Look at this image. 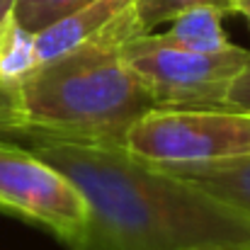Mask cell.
<instances>
[{
  "instance_id": "1",
  "label": "cell",
  "mask_w": 250,
  "mask_h": 250,
  "mask_svg": "<svg viewBox=\"0 0 250 250\" xmlns=\"http://www.w3.org/2000/svg\"><path fill=\"white\" fill-rule=\"evenodd\" d=\"M29 151L61 170L87 204L73 250H204L250 246V216L134 158L124 146L29 136Z\"/></svg>"
},
{
  "instance_id": "2",
  "label": "cell",
  "mask_w": 250,
  "mask_h": 250,
  "mask_svg": "<svg viewBox=\"0 0 250 250\" xmlns=\"http://www.w3.org/2000/svg\"><path fill=\"white\" fill-rule=\"evenodd\" d=\"M139 34L134 10L126 7L97 37L42 63L20 85L24 139L124 146L131 126L156 109L124 59V44Z\"/></svg>"
},
{
  "instance_id": "3",
  "label": "cell",
  "mask_w": 250,
  "mask_h": 250,
  "mask_svg": "<svg viewBox=\"0 0 250 250\" xmlns=\"http://www.w3.org/2000/svg\"><path fill=\"white\" fill-rule=\"evenodd\" d=\"M124 148L161 170L250 156V112L233 107H156L126 134Z\"/></svg>"
},
{
  "instance_id": "4",
  "label": "cell",
  "mask_w": 250,
  "mask_h": 250,
  "mask_svg": "<svg viewBox=\"0 0 250 250\" xmlns=\"http://www.w3.org/2000/svg\"><path fill=\"white\" fill-rule=\"evenodd\" d=\"M124 59L148 87L156 107H226L233 78L250 61V49L189 51L163 34H139L124 44Z\"/></svg>"
},
{
  "instance_id": "5",
  "label": "cell",
  "mask_w": 250,
  "mask_h": 250,
  "mask_svg": "<svg viewBox=\"0 0 250 250\" xmlns=\"http://www.w3.org/2000/svg\"><path fill=\"white\" fill-rule=\"evenodd\" d=\"M0 209L42 224L71 250L87 231V204L78 187L34 151L0 139Z\"/></svg>"
},
{
  "instance_id": "6",
  "label": "cell",
  "mask_w": 250,
  "mask_h": 250,
  "mask_svg": "<svg viewBox=\"0 0 250 250\" xmlns=\"http://www.w3.org/2000/svg\"><path fill=\"white\" fill-rule=\"evenodd\" d=\"M134 0H92L81 10L61 17L59 22L49 24L46 29L34 34V51L39 66L85 44L87 39L97 37L114 17H119Z\"/></svg>"
},
{
  "instance_id": "7",
  "label": "cell",
  "mask_w": 250,
  "mask_h": 250,
  "mask_svg": "<svg viewBox=\"0 0 250 250\" xmlns=\"http://www.w3.org/2000/svg\"><path fill=\"white\" fill-rule=\"evenodd\" d=\"M166 172L194 185L197 189L211 194L214 199L250 216V156L209 166L170 167Z\"/></svg>"
},
{
  "instance_id": "8",
  "label": "cell",
  "mask_w": 250,
  "mask_h": 250,
  "mask_svg": "<svg viewBox=\"0 0 250 250\" xmlns=\"http://www.w3.org/2000/svg\"><path fill=\"white\" fill-rule=\"evenodd\" d=\"M221 17L224 12L211 5L189 7L180 12L175 20H170V29L163 37L189 51H202V54L224 51L231 46V42L221 27Z\"/></svg>"
},
{
  "instance_id": "9",
  "label": "cell",
  "mask_w": 250,
  "mask_h": 250,
  "mask_svg": "<svg viewBox=\"0 0 250 250\" xmlns=\"http://www.w3.org/2000/svg\"><path fill=\"white\" fill-rule=\"evenodd\" d=\"M37 68L39 59L34 51V34L10 15L0 27V85L20 90Z\"/></svg>"
},
{
  "instance_id": "10",
  "label": "cell",
  "mask_w": 250,
  "mask_h": 250,
  "mask_svg": "<svg viewBox=\"0 0 250 250\" xmlns=\"http://www.w3.org/2000/svg\"><path fill=\"white\" fill-rule=\"evenodd\" d=\"M236 0H134L131 10H134V20L139 24V29L144 34H148L153 27L175 20L180 12L189 10V7H199V5H211L219 7L224 15L231 12Z\"/></svg>"
},
{
  "instance_id": "11",
  "label": "cell",
  "mask_w": 250,
  "mask_h": 250,
  "mask_svg": "<svg viewBox=\"0 0 250 250\" xmlns=\"http://www.w3.org/2000/svg\"><path fill=\"white\" fill-rule=\"evenodd\" d=\"M92 0H15L12 17L32 34L46 29L61 17L90 5Z\"/></svg>"
},
{
  "instance_id": "12",
  "label": "cell",
  "mask_w": 250,
  "mask_h": 250,
  "mask_svg": "<svg viewBox=\"0 0 250 250\" xmlns=\"http://www.w3.org/2000/svg\"><path fill=\"white\" fill-rule=\"evenodd\" d=\"M0 139H24V119L20 109V90L0 85Z\"/></svg>"
},
{
  "instance_id": "13",
  "label": "cell",
  "mask_w": 250,
  "mask_h": 250,
  "mask_svg": "<svg viewBox=\"0 0 250 250\" xmlns=\"http://www.w3.org/2000/svg\"><path fill=\"white\" fill-rule=\"evenodd\" d=\"M224 104L233 107V109L250 112V61L243 66V71L233 78V83H231L229 92H226Z\"/></svg>"
},
{
  "instance_id": "14",
  "label": "cell",
  "mask_w": 250,
  "mask_h": 250,
  "mask_svg": "<svg viewBox=\"0 0 250 250\" xmlns=\"http://www.w3.org/2000/svg\"><path fill=\"white\" fill-rule=\"evenodd\" d=\"M231 12H233V15H241L250 24V0H236L233 7H231Z\"/></svg>"
},
{
  "instance_id": "15",
  "label": "cell",
  "mask_w": 250,
  "mask_h": 250,
  "mask_svg": "<svg viewBox=\"0 0 250 250\" xmlns=\"http://www.w3.org/2000/svg\"><path fill=\"white\" fill-rule=\"evenodd\" d=\"M12 7H15V0H0V27L12 15Z\"/></svg>"
},
{
  "instance_id": "16",
  "label": "cell",
  "mask_w": 250,
  "mask_h": 250,
  "mask_svg": "<svg viewBox=\"0 0 250 250\" xmlns=\"http://www.w3.org/2000/svg\"><path fill=\"white\" fill-rule=\"evenodd\" d=\"M204 250H250V246H241V248H204Z\"/></svg>"
}]
</instances>
